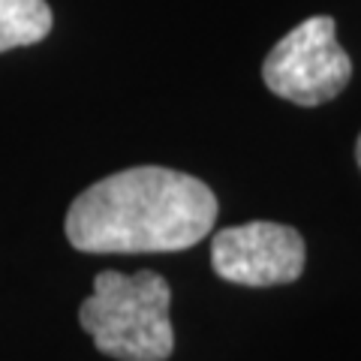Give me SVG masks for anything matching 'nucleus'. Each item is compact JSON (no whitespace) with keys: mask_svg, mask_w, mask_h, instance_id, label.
<instances>
[{"mask_svg":"<svg viewBox=\"0 0 361 361\" xmlns=\"http://www.w3.org/2000/svg\"><path fill=\"white\" fill-rule=\"evenodd\" d=\"M217 220V196L205 180L163 166L115 172L66 211V238L82 253L190 250Z\"/></svg>","mask_w":361,"mask_h":361,"instance_id":"1","label":"nucleus"},{"mask_svg":"<svg viewBox=\"0 0 361 361\" xmlns=\"http://www.w3.org/2000/svg\"><path fill=\"white\" fill-rule=\"evenodd\" d=\"M169 307L172 286L157 271H139L133 277L103 271L94 280V295L78 310V325L109 358L166 361L175 349Z\"/></svg>","mask_w":361,"mask_h":361,"instance_id":"2","label":"nucleus"},{"mask_svg":"<svg viewBox=\"0 0 361 361\" xmlns=\"http://www.w3.org/2000/svg\"><path fill=\"white\" fill-rule=\"evenodd\" d=\"M331 16H313L295 25L262 63L271 94L295 106H322L353 78V61L334 37Z\"/></svg>","mask_w":361,"mask_h":361,"instance_id":"3","label":"nucleus"},{"mask_svg":"<svg viewBox=\"0 0 361 361\" xmlns=\"http://www.w3.org/2000/svg\"><path fill=\"white\" fill-rule=\"evenodd\" d=\"M304 238L283 223L253 220L223 229L211 241V265L217 277L241 286L292 283L304 271Z\"/></svg>","mask_w":361,"mask_h":361,"instance_id":"4","label":"nucleus"},{"mask_svg":"<svg viewBox=\"0 0 361 361\" xmlns=\"http://www.w3.org/2000/svg\"><path fill=\"white\" fill-rule=\"evenodd\" d=\"M51 9L45 0H0V51L49 37Z\"/></svg>","mask_w":361,"mask_h":361,"instance_id":"5","label":"nucleus"},{"mask_svg":"<svg viewBox=\"0 0 361 361\" xmlns=\"http://www.w3.org/2000/svg\"><path fill=\"white\" fill-rule=\"evenodd\" d=\"M355 160H358V166H361V135H358V142H355Z\"/></svg>","mask_w":361,"mask_h":361,"instance_id":"6","label":"nucleus"}]
</instances>
